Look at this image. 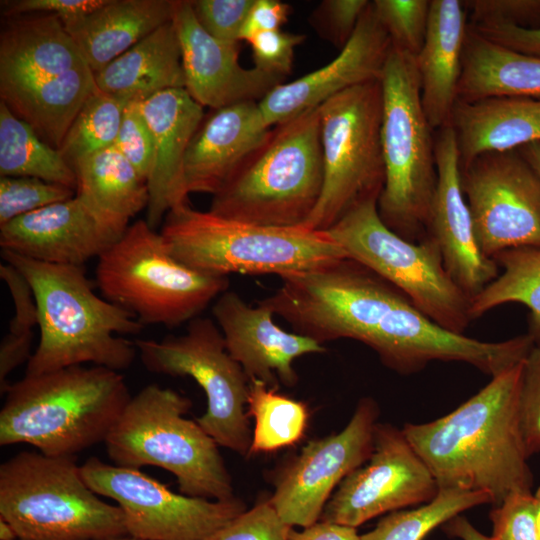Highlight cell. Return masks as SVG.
<instances>
[{
	"instance_id": "51",
	"label": "cell",
	"mask_w": 540,
	"mask_h": 540,
	"mask_svg": "<svg viewBox=\"0 0 540 540\" xmlns=\"http://www.w3.org/2000/svg\"><path fill=\"white\" fill-rule=\"evenodd\" d=\"M288 540H360L356 528L329 521L316 522L302 531L291 528Z\"/></svg>"
},
{
	"instance_id": "54",
	"label": "cell",
	"mask_w": 540,
	"mask_h": 540,
	"mask_svg": "<svg viewBox=\"0 0 540 540\" xmlns=\"http://www.w3.org/2000/svg\"><path fill=\"white\" fill-rule=\"evenodd\" d=\"M17 539L18 537L13 527L4 519L0 518V540H17Z\"/></svg>"
},
{
	"instance_id": "9",
	"label": "cell",
	"mask_w": 540,
	"mask_h": 540,
	"mask_svg": "<svg viewBox=\"0 0 540 540\" xmlns=\"http://www.w3.org/2000/svg\"><path fill=\"white\" fill-rule=\"evenodd\" d=\"M385 181L378 198L383 223L400 237H426L437 186L435 139L421 102L416 57L392 46L381 79Z\"/></svg>"
},
{
	"instance_id": "50",
	"label": "cell",
	"mask_w": 540,
	"mask_h": 540,
	"mask_svg": "<svg viewBox=\"0 0 540 540\" xmlns=\"http://www.w3.org/2000/svg\"><path fill=\"white\" fill-rule=\"evenodd\" d=\"M292 8L279 0H254L240 32V41H248L254 35L281 30Z\"/></svg>"
},
{
	"instance_id": "19",
	"label": "cell",
	"mask_w": 540,
	"mask_h": 540,
	"mask_svg": "<svg viewBox=\"0 0 540 540\" xmlns=\"http://www.w3.org/2000/svg\"><path fill=\"white\" fill-rule=\"evenodd\" d=\"M391 48V39L370 1L352 37L332 61L277 85L258 102L266 126L291 120L348 88L380 80Z\"/></svg>"
},
{
	"instance_id": "46",
	"label": "cell",
	"mask_w": 540,
	"mask_h": 540,
	"mask_svg": "<svg viewBox=\"0 0 540 540\" xmlns=\"http://www.w3.org/2000/svg\"><path fill=\"white\" fill-rule=\"evenodd\" d=\"M306 35L282 30L261 32L247 42L251 46L254 67L286 78L292 70L296 47Z\"/></svg>"
},
{
	"instance_id": "44",
	"label": "cell",
	"mask_w": 540,
	"mask_h": 540,
	"mask_svg": "<svg viewBox=\"0 0 540 540\" xmlns=\"http://www.w3.org/2000/svg\"><path fill=\"white\" fill-rule=\"evenodd\" d=\"M369 3L368 0H325L313 11L310 22L323 38L342 49Z\"/></svg>"
},
{
	"instance_id": "22",
	"label": "cell",
	"mask_w": 540,
	"mask_h": 540,
	"mask_svg": "<svg viewBox=\"0 0 540 540\" xmlns=\"http://www.w3.org/2000/svg\"><path fill=\"white\" fill-rule=\"evenodd\" d=\"M434 139L438 177L426 236L438 245L447 271L471 299L498 276L499 267L479 248L461 187L459 152L452 128L439 129Z\"/></svg>"
},
{
	"instance_id": "43",
	"label": "cell",
	"mask_w": 540,
	"mask_h": 540,
	"mask_svg": "<svg viewBox=\"0 0 540 540\" xmlns=\"http://www.w3.org/2000/svg\"><path fill=\"white\" fill-rule=\"evenodd\" d=\"M463 4L469 23L504 24L523 29L540 28V0H468Z\"/></svg>"
},
{
	"instance_id": "29",
	"label": "cell",
	"mask_w": 540,
	"mask_h": 540,
	"mask_svg": "<svg viewBox=\"0 0 540 540\" xmlns=\"http://www.w3.org/2000/svg\"><path fill=\"white\" fill-rule=\"evenodd\" d=\"M94 75L100 91L127 102H142L164 90L185 88L181 49L172 21Z\"/></svg>"
},
{
	"instance_id": "33",
	"label": "cell",
	"mask_w": 540,
	"mask_h": 540,
	"mask_svg": "<svg viewBox=\"0 0 540 540\" xmlns=\"http://www.w3.org/2000/svg\"><path fill=\"white\" fill-rule=\"evenodd\" d=\"M0 175L38 178L75 191L77 187L75 172L59 150L43 141L1 101Z\"/></svg>"
},
{
	"instance_id": "35",
	"label": "cell",
	"mask_w": 540,
	"mask_h": 540,
	"mask_svg": "<svg viewBox=\"0 0 540 540\" xmlns=\"http://www.w3.org/2000/svg\"><path fill=\"white\" fill-rule=\"evenodd\" d=\"M486 503L492 504V499L483 491L439 488L429 502L412 510L391 512L373 530L360 535V540H423L437 526Z\"/></svg>"
},
{
	"instance_id": "55",
	"label": "cell",
	"mask_w": 540,
	"mask_h": 540,
	"mask_svg": "<svg viewBox=\"0 0 540 540\" xmlns=\"http://www.w3.org/2000/svg\"><path fill=\"white\" fill-rule=\"evenodd\" d=\"M533 499H534V513H535L536 528H537V532L540 538V487L536 490L535 494L533 495Z\"/></svg>"
},
{
	"instance_id": "53",
	"label": "cell",
	"mask_w": 540,
	"mask_h": 540,
	"mask_svg": "<svg viewBox=\"0 0 540 540\" xmlns=\"http://www.w3.org/2000/svg\"><path fill=\"white\" fill-rule=\"evenodd\" d=\"M540 176V142H533L518 149Z\"/></svg>"
},
{
	"instance_id": "21",
	"label": "cell",
	"mask_w": 540,
	"mask_h": 540,
	"mask_svg": "<svg viewBox=\"0 0 540 540\" xmlns=\"http://www.w3.org/2000/svg\"><path fill=\"white\" fill-rule=\"evenodd\" d=\"M212 314L231 357L249 380H259L273 389L298 382L296 359L326 351L324 345L287 332L273 320L274 313L259 303L249 305L237 292L226 290L214 302Z\"/></svg>"
},
{
	"instance_id": "42",
	"label": "cell",
	"mask_w": 540,
	"mask_h": 540,
	"mask_svg": "<svg viewBox=\"0 0 540 540\" xmlns=\"http://www.w3.org/2000/svg\"><path fill=\"white\" fill-rule=\"evenodd\" d=\"M491 540H540L531 492L513 493L490 513Z\"/></svg>"
},
{
	"instance_id": "40",
	"label": "cell",
	"mask_w": 540,
	"mask_h": 540,
	"mask_svg": "<svg viewBox=\"0 0 540 540\" xmlns=\"http://www.w3.org/2000/svg\"><path fill=\"white\" fill-rule=\"evenodd\" d=\"M291 528L266 500L245 510L206 540H288Z\"/></svg>"
},
{
	"instance_id": "11",
	"label": "cell",
	"mask_w": 540,
	"mask_h": 540,
	"mask_svg": "<svg viewBox=\"0 0 540 540\" xmlns=\"http://www.w3.org/2000/svg\"><path fill=\"white\" fill-rule=\"evenodd\" d=\"M96 284L143 325L174 328L198 317L228 290L229 280L179 262L161 234L138 220L98 258Z\"/></svg>"
},
{
	"instance_id": "45",
	"label": "cell",
	"mask_w": 540,
	"mask_h": 540,
	"mask_svg": "<svg viewBox=\"0 0 540 540\" xmlns=\"http://www.w3.org/2000/svg\"><path fill=\"white\" fill-rule=\"evenodd\" d=\"M520 419L530 457L540 452V345H534L523 361Z\"/></svg>"
},
{
	"instance_id": "1",
	"label": "cell",
	"mask_w": 540,
	"mask_h": 540,
	"mask_svg": "<svg viewBox=\"0 0 540 540\" xmlns=\"http://www.w3.org/2000/svg\"><path fill=\"white\" fill-rule=\"evenodd\" d=\"M280 279L274 293L257 303L322 345L361 342L402 375L444 361L467 363L494 377L521 363L534 346L528 333L486 342L446 330L392 284L347 257Z\"/></svg>"
},
{
	"instance_id": "20",
	"label": "cell",
	"mask_w": 540,
	"mask_h": 540,
	"mask_svg": "<svg viewBox=\"0 0 540 540\" xmlns=\"http://www.w3.org/2000/svg\"><path fill=\"white\" fill-rule=\"evenodd\" d=\"M172 23L182 57L185 90L203 108L263 99L285 77L239 62V43L224 42L198 23L190 0H174Z\"/></svg>"
},
{
	"instance_id": "2",
	"label": "cell",
	"mask_w": 540,
	"mask_h": 540,
	"mask_svg": "<svg viewBox=\"0 0 540 540\" xmlns=\"http://www.w3.org/2000/svg\"><path fill=\"white\" fill-rule=\"evenodd\" d=\"M522 366L523 361L492 377L449 414L404 425L406 439L439 488L483 491L495 506L513 493L531 492L520 419Z\"/></svg>"
},
{
	"instance_id": "52",
	"label": "cell",
	"mask_w": 540,
	"mask_h": 540,
	"mask_svg": "<svg viewBox=\"0 0 540 540\" xmlns=\"http://www.w3.org/2000/svg\"><path fill=\"white\" fill-rule=\"evenodd\" d=\"M444 530L450 536L458 537L461 540H491L480 533L474 526L462 516H455L444 524Z\"/></svg>"
},
{
	"instance_id": "24",
	"label": "cell",
	"mask_w": 540,
	"mask_h": 540,
	"mask_svg": "<svg viewBox=\"0 0 540 540\" xmlns=\"http://www.w3.org/2000/svg\"><path fill=\"white\" fill-rule=\"evenodd\" d=\"M139 107L154 140V164L147 181L145 221L156 229L172 208L189 203L184 158L205 113L184 88L159 92L139 102Z\"/></svg>"
},
{
	"instance_id": "7",
	"label": "cell",
	"mask_w": 540,
	"mask_h": 540,
	"mask_svg": "<svg viewBox=\"0 0 540 540\" xmlns=\"http://www.w3.org/2000/svg\"><path fill=\"white\" fill-rule=\"evenodd\" d=\"M318 107L271 127L265 141L212 195L209 211L253 225L301 226L323 187Z\"/></svg>"
},
{
	"instance_id": "23",
	"label": "cell",
	"mask_w": 540,
	"mask_h": 540,
	"mask_svg": "<svg viewBox=\"0 0 540 540\" xmlns=\"http://www.w3.org/2000/svg\"><path fill=\"white\" fill-rule=\"evenodd\" d=\"M122 235L75 195L0 226V247L40 262L83 266Z\"/></svg>"
},
{
	"instance_id": "38",
	"label": "cell",
	"mask_w": 540,
	"mask_h": 540,
	"mask_svg": "<svg viewBox=\"0 0 540 540\" xmlns=\"http://www.w3.org/2000/svg\"><path fill=\"white\" fill-rule=\"evenodd\" d=\"M67 186L33 177L0 178V226L53 203L73 198Z\"/></svg>"
},
{
	"instance_id": "14",
	"label": "cell",
	"mask_w": 540,
	"mask_h": 540,
	"mask_svg": "<svg viewBox=\"0 0 540 540\" xmlns=\"http://www.w3.org/2000/svg\"><path fill=\"white\" fill-rule=\"evenodd\" d=\"M134 343L148 371L193 378L207 399V409L196 422L219 446L241 456L250 455L252 431L247 414L250 380L228 353L216 322L198 316L188 322L180 336Z\"/></svg>"
},
{
	"instance_id": "36",
	"label": "cell",
	"mask_w": 540,
	"mask_h": 540,
	"mask_svg": "<svg viewBox=\"0 0 540 540\" xmlns=\"http://www.w3.org/2000/svg\"><path fill=\"white\" fill-rule=\"evenodd\" d=\"M127 103L99 89L85 101L58 149L71 167L80 159L114 146Z\"/></svg>"
},
{
	"instance_id": "15",
	"label": "cell",
	"mask_w": 540,
	"mask_h": 540,
	"mask_svg": "<svg viewBox=\"0 0 540 540\" xmlns=\"http://www.w3.org/2000/svg\"><path fill=\"white\" fill-rule=\"evenodd\" d=\"M80 472L92 491L117 503L128 536L138 540H206L246 510L237 497L221 501L178 494L140 469L97 457L80 465Z\"/></svg>"
},
{
	"instance_id": "27",
	"label": "cell",
	"mask_w": 540,
	"mask_h": 540,
	"mask_svg": "<svg viewBox=\"0 0 540 540\" xmlns=\"http://www.w3.org/2000/svg\"><path fill=\"white\" fill-rule=\"evenodd\" d=\"M460 167L493 152L540 142V98L496 96L457 100L450 118Z\"/></svg>"
},
{
	"instance_id": "16",
	"label": "cell",
	"mask_w": 540,
	"mask_h": 540,
	"mask_svg": "<svg viewBox=\"0 0 540 540\" xmlns=\"http://www.w3.org/2000/svg\"><path fill=\"white\" fill-rule=\"evenodd\" d=\"M481 252L540 247V176L519 150L482 154L461 168Z\"/></svg>"
},
{
	"instance_id": "25",
	"label": "cell",
	"mask_w": 540,
	"mask_h": 540,
	"mask_svg": "<svg viewBox=\"0 0 540 540\" xmlns=\"http://www.w3.org/2000/svg\"><path fill=\"white\" fill-rule=\"evenodd\" d=\"M258 102L210 109L195 131L184 158L187 192L214 195L266 139Z\"/></svg>"
},
{
	"instance_id": "37",
	"label": "cell",
	"mask_w": 540,
	"mask_h": 540,
	"mask_svg": "<svg viewBox=\"0 0 540 540\" xmlns=\"http://www.w3.org/2000/svg\"><path fill=\"white\" fill-rule=\"evenodd\" d=\"M371 4L392 46L416 57L426 37L431 1L374 0Z\"/></svg>"
},
{
	"instance_id": "31",
	"label": "cell",
	"mask_w": 540,
	"mask_h": 540,
	"mask_svg": "<svg viewBox=\"0 0 540 540\" xmlns=\"http://www.w3.org/2000/svg\"><path fill=\"white\" fill-rule=\"evenodd\" d=\"M76 195L106 225L119 234L148 204L147 183L114 147L78 160L72 166Z\"/></svg>"
},
{
	"instance_id": "32",
	"label": "cell",
	"mask_w": 540,
	"mask_h": 540,
	"mask_svg": "<svg viewBox=\"0 0 540 540\" xmlns=\"http://www.w3.org/2000/svg\"><path fill=\"white\" fill-rule=\"evenodd\" d=\"M503 272L470 300L472 320L507 303H521L530 310L529 332L540 345V247L504 250L492 258Z\"/></svg>"
},
{
	"instance_id": "28",
	"label": "cell",
	"mask_w": 540,
	"mask_h": 540,
	"mask_svg": "<svg viewBox=\"0 0 540 540\" xmlns=\"http://www.w3.org/2000/svg\"><path fill=\"white\" fill-rule=\"evenodd\" d=\"M173 10L174 0H105L63 24L95 74L172 21Z\"/></svg>"
},
{
	"instance_id": "3",
	"label": "cell",
	"mask_w": 540,
	"mask_h": 540,
	"mask_svg": "<svg viewBox=\"0 0 540 540\" xmlns=\"http://www.w3.org/2000/svg\"><path fill=\"white\" fill-rule=\"evenodd\" d=\"M30 285L38 309L40 339L27 376L92 363L120 371L136 357L134 342L118 335L143 329L130 312L97 295L85 268L40 262L1 250Z\"/></svg>"
},
{
	"instance_id": "5",
	"label": "cell",
	"mask_w": 540,
	"mask_h": 540,
	"mask_svg": "<svg viewBox=\"0 0 540 540\" xmlns=\"http://www.w3.org/2000/svg\"><path fill=\"white\" fill-rule=\"evenodd\" d=\"M98 87L90 65L58 15L9 17L0 32V101L59 149Z\"/></svg>"
},
{
	"instance_id": "12",
	"label": "cell",
	"mask_w": 540,
	"mask_h": 540,
	"mask_svg": "<svg viewBox=\"0 0 540 540\" xmlns=\"http://www.w3.org/2000/svg\"><path fill=\"white\" fill-rule=\"evenodd\" d=\"M377 203L356 205L327 231L347 258L392 284L440 327L464 334L471 299L447 271L438 245L428 236L411 242L397 235L381 220Z\"/></svg>"
},
{
	"instance_id": "39",
	"label": "cell",
	"mask_w": 540,
	"mask_h": 540,
	"mask_svg": "<svg viewBox=\"0 0 540 540\" xmlns=\"http://www.w3.org/2000/svg\"><path fill=\"white\" fill-rule=\"evenodd\" d=\"M114 147L147 183L154 164V140L139 102H128Z\"/></svg>"
},
{
	"instance_id": "30",
	"label": "cell",
	"mask_w": 540,
	"mask_h": 540,
	"mask_svg": "<svg viewBox=\"0 0 540 540\" xmlns=\"http://www.w3.org/2000/svg\"><path fill=\"white\" fill-rule=\"evenodd\" d=\"M496 96L540 98V57L492 42L468 24L457 100Z\"/></svg>"
},
{
	"instance_id": "56",
	"label": "cell",
	"mask_w": 540,
	"mask_h": 540,
	"mask_svg": "<svg viewBox=\"0 0 540 540\" xmlns=\"http://www.w3.org/2000/svg\"><path fill=\"white\" fill-rule=\"evenodd\" d=\"M114 540H138V539L132 538L130 536H124V537H120Z\"/></svg>"
},
{
	"instance_id": "47",
	"label": "cell",
	"mask_w": 540,
	"mask_h": 540,
	"mask_svg": "<svg viewBox=\"0 0 540 540\" xmlns=\"http://www.w3.org/2000/svg\"><path fill=\"white\" fill-rule=\"evenodd\" d=\"M0 276L10 290L15 308L8 333L17 337H33L32 329L38 326V309L30 285L15 267L6 262L0 264Z\"/></svg>"
},
{
	"instance_id": "48",
	"label": "cell",
	"mask_w": 540,
	"mask_h": 540,
	"mask_svg": "<svg viewBox=\"0 0 540 540\" xmlns=\"http://www.w3.org/2000/svg\"><path fill=\"white\" fill-rule=\"evenodd\" d=\"M105 3V0H4L1 13L6 17L26 14H55L62 22L81 17Z\"/></svg>"
},
{
	"instance_id": "13",
	"label": "cell",
	"mask_w": 540,
	"mask_h": 540,
	"mask_svg": "<svg viewBox=\"0 0 540 540\" xmlns=\"http://www.w3.org/2000/svg\"><path fill=\"white\" fill-rule=\"evenodd\" d=\"M323 187L301 225L327 231L356 205L379 198L385 181L380 80L348 88L319 107Z\"/></svg>"
},
{
	"instance_id": "8",
	"label": "cell",
	"mask_w": 540,
	"mask_h": 540,
	"mask_svg": "<svg viewBox=\"0 0 540 540\" xmlns=\"http://www.w3.org/2000/svg\"><path fill=\"white\" fill-rule=\"evenodd\" d=\"M181 393L149 384L131 396L105 440L114 465L160 467L173 474L180 493L211 500L235 498L231 475L217 442L195 421Z\"/></svg>"
},
{
	"instance_id": "6",
	"label": "cell",
	"mask_w": 540,
	"mask_h": 540,
	"mask_svg": "<svg viewBox=\"0 0 540 540\" xmlns=\"http://www.w3.org/2000/svg\"><path fill=\"white\" fill-rule=\"evenodd\" d=\"M179 262L204 274L279 277L346 258L328 231L253 225L203 212L184 203L172 208L159 232Z\"/></svg>"
},
{
	"instance_id": "26",
	"label": "cell",
	"mask_w": 540,
	"mask_h": 540,
	"mask_svg": "<svg viewBox=\"0 0 540 540\" xmlns=\"http://www.w3.org/2000/svg\"><path fill=\"white\" fill-rule=\"evenodd\" d=\"M468 24L463 1L431 0L426 37L416 64L423 110L433 130L450 123Z\"/></svg>"
},
{
	"instance_id": "49",
	"label": "cell",
	"mask_w": 540,
	"mask_h": 540,
	"mask_svg": "<svg viewBox=\"0 0 540 540\" xmlns=\"http://www.w3.org/2000/svg\"><path fill=\"white\" fill-rule=\"evenodd\" d=\"M469 26L479 35L508 49L525 55L540 57V28L523 29L504 24Z\"/></svg>"
},
{
	"instance_id": "4",
	"label": "cell",
	"mask_w": 540,
	"mask_h": 540,
	"mask_svg": "<svg viewBox=\"0 0 540 540\" xmlns=\"http://www.w3.org/2000/svg\"><path fill=\"white\" fill-rule=\"evenodd\" d=\"M131 396L118 371L70 366L10 384L0 411V446L29 444L72 457L105 442Z\"/></svg>"
},
{
	"instance_id": "17",
	"label": "cell",
	"mask_w": 540,
	"mask_h": 540,
	"mask_svg": "<svg viewBox=\"0 0 540 540\" xmlns=\"http://www.w3.org/2000/svg\"><path fill=\"white\" fill-rule=\"evenodd\" d=\"M378 414L374 399H360L345 428L310 440L279 472L269 502L288 525L316 523L336 486L369 459Z\"/></svg>"
},
{
	"instance_id": "34",
	"label": "cell",
	"mask_w": 540,
	"mask_h": 540,
	"mask_svg": "<svg viewBox=\"0 0 540 540\" xmlns=\"http://www.w3.org/2000/svg\"><path fill=\"white\" fill-rule=\"evenodd\" d=\"M247 414L255 422L250 455L295 445L304 436L310 416L304 402L256 379L249 383Z\"/></svg>"
},
{
	"instance_id": "41",
	"label": "cell",
	"mask_w": 540,
	"mask_h": 540,
	"mask_svg": "<svg viewBox=\"0 0 540 540\" xmlns=\"http://www.w3.org/2000/svg\"><path fill=\"white\" fill-rule=\"evenodd\" d=\"M201 27L214 38L239 43L240 32L254 0H190Z\"/></svg>"
},
{
	"instance_id": "18",
	"label": "cell",
	"mask_w": 540,
	"mask_h": 540,
	"mask_svg": "<svg viewBox=\"0 0 540 540\" xmlns=\"http://www.w3.org/2000/svg\"><path fill=\"white\" fill-rule=\"evenodd\" d=\"M438 490L403 431L377 422L369 459L342 480L320 519L356 528L381 514L427 503Z\"/></svg>"
},
{
	"instance_id": "10",
	"label": "cell",
	"mask_w": 540,
	"mask_h": 540,
	"mask_svg": "<svg viewBox=\"0 0 540 540\" xmlns=\"http://www.w3.org/2000/svg\"><path fill=\"white\" fill-rule=\"evenodd\" d=\"M0 518L18 540H114L128 536L118 505L101 500L75 456L21 451L0 465Z\"/></svg>"
}]
</instances>
